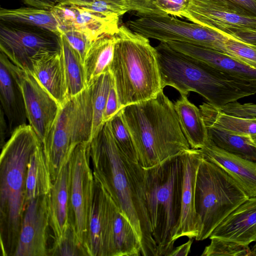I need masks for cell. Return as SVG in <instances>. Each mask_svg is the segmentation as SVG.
I'll use <instances>...</instances> for the list:
<instances>
[{
	"label": "cell",
	"instance_id": "obj_37",
	"mask_svg": "<svg viewBox=\"0 0 256 256\" xmlns=\"http://www.w3.org/2000/svg\"><path fill=\"white\" fill-rule=\"evenodd\" d=\"M209 6L241 16L256 17V0H195Z\"/></svg>",
	"mask_w": 256,
	"mask_h": 256
},
{
	"label": "cell",
	"instance_id": "obj_25",
	"mask_svg": "<svg viewBox=\"0 0 256 256\" xmlns=\"http://www.w3.org/2000/svg\"><path fill=\"white\" fill-rule=\"evenodd\" d=\"M52 184L50 170L40 143L30 154L27 165L25 208L33 199L48 194Z\"/></svg>",
	"mask_w": 256,
	"mask_h": 256
},
{
	"label": "cell",
	"instance_id": "obj_20",
	"mask_svg": "<svg viewBox=\"0 0 256 256\" xmlns=\"http://www.w3.org/2000/svg\"><path fill=\"white\" fill-rule=\"evenodd\" d=\"M248 246L256 242V196L249 198L225 218L209 238Z\"/></svg>",
	"mask_w": 256,
	"mask_h": 256
},
{
	"label": "cell",
	"instance_id": "obj_36",
	"mask_svg": "<svg viewBox=\"0 0 256 256\" xmlns=\"http://www.w3.org/2000/svg\"><path fill=\"white\" fill-rule=\"evenodd\" d=\"M226 54L256 70V44L228 37L224 41Z\"/></svg>",
	"mask_w": 256,
	"mask_h": 256
},
{
	"label": "cell",
	"instance_id": "obj_22",
	"mask_svg": "<svg viewBox=\"0 0 256 256\" xmlns=\"http://www.w3.org/2000/svg\"><path fill=\"white\" fill-rule=\"evenodd\" d=\"M204 158L224 169L241 186L249 198L256 196V162L217 147L210 140L200 149Z\"/></svg>",
	"mask_w": 256,
	"mask_h": 256
},
{
	"label": "cell",
	"instance_id": "obj_19",
	"mask_svg": "<svg viewBox=\"0 0 256 256\" xmlns=\"http://www.w3.org/2000/svg\"><path fill=\"white\" fill-rule=\"evenodd\" d=\"M172 49L236 78L256 84V70L220 52L187 42H166Z\"/></svg>",
	"mask_w": 256,
	"mask_h": 256
},
{
	"label": "cell",
	"instance_id": "obj_11",
	"mask_svg": "<svg viewBox=\"0 0 256 256\" xmlns=\"http://www.w3.org/2000/svg\"><path fill=\"white\" fill-rule=\"evenodd\" d=\"M90 160V143L88 142L76 145L68 161L70 196L74 224L78 238L86 250L94 192V178Z\"/></svg>",
	"mask_w": 256,
	"mask_h": 256
},
{
	"label": "cell",
	"instance_id": "obj_35",
	"mask_svg": "<svg viewBox=\"0 0 256 256\" xmlns=\"http://www.w3.org/2000/svg\"><path fill=\"white\" fill-rule=\"evenodd\" d=\"M210 239V243L206 246L202 256H256V245L251 249L248 246L230 240L216 238Z\"/></svg>",
	"mask_w": 256,
	"mask_h": 256
},
{
	"label": "cell",
	"instance_id": "obj_16",
	"mask_svg": "<svg viewBox=\"0 0 256 256\" xmlns=\"http://www.w3.org/2000/svg\"><path fill=\"white\" fill-rule=\"evenodd\" d=\"M50 10L58 23L61 34L66 30H76L92 42L104 34H115L118 32L120 18L106 17L83 6L60 2Z\"/></svg>",
	"mask_w": 256,
	"mask_h": 256
},
{
	"label": "cell",
	"instance_id": "obj_24",
	"mask_svg": "<svg viewBox=\"0 0 256 256\" xmlns=\"http://www.w3.org/2000/svg\"><path fill=\"white\" fill-rule=\"evenodd\" d=\"M180 126L190 148L201 149L210 142L207 128L200 108L180 95L174 104Z\"/></svg>",
	"mask_w": 256,
	"mask_h": 256
},
{
	"label": "cell",
	"instance_id": "obj_28",
	"mask_svg": "<svg viewBox=\"0 0 256 256\" xmlns=\"http://www.w3.org/2000/svg\"><path fill=\"white\" fill-rule=\"evenodd\" d=\"M0 21L38 27L60 36L58 23L50 10L32 6L0 9Z\"/></svg>",
	"mask_w": 256,
	"mask_h": 256
},
{
	"label": "cell",
	"instance_id": "obj_9",
	"mask_svg": "<svg viewBox=\"0 0 256 256\" xmlns=\"http://www.w3.org/2000/svg\"><path fill=\"white\" fill-rule=\"evenodd\" d=\"M138 16L126 22L132 30L160 42H180L212 48L226 54L224 41L228 37L193 22L168 14L136 12Z\"/></svg>",
	"mask_w": 256,
	"mask_h": 256
},
{
	"label": "cell",
	"instance_id": "obj_4",
	"mask_svg": "<svg viewBox=\"0 0 256 256\" xmlns=\"http://www.w3.org/2000/svg\"><path fill=\"white\" fill-rule=\"evenodd\" d=\"M163 88L195 92L217 108L256 94V84L236 78L160 42L155 47Z\"/></svg>",
	"mask_w": 256,
	"mask_h": 256
},
{
	"label": "cell",
	"instance_id": "obj_42",
	"mask_svg": "<svg viewBox=\"0 0 256 256\" xmlns=\"http://www.w3.org/2000/svg\"><path fill=\"white\" fill-rule=\"evenodd\" d=\"M120 110L116 88L113 79V81L110 90L104 114V122L105 123L109 121Z\"/></svg>",
	"mask_w": 256,
	"mask_h": 256
},
{
	"label": "cell",
	"instance_id": "obj_5",
	"mask_svg": "<svg viewBox=\"0 0 256 256\" xmlns=\"http://www.w3.org/2000/svg\"><path fill=\"white\" fill-rule=\"evenodd\" d=\"M109 66L120 109L156 96L164 90L157 53L148 38L122 24Z\"/></svg>",
	"mask_w": 256,
	"mask_h": 256
},
{
	"label": "cell",
	"instance_id": "obj_43",
	"mask_svg": "<svg viewBox=\"0 0 256 256\" xmlns=\"http://www.w3.org/2000/svg\"><path fill=\"white\" fill-rule=\"evenodd\" d=\"M152 0H130L132 10L139 13L150 12Z\"/></svg>",
	"mask_w": 256,
	"mask_h": 256
},
{
	"label": "cell",
	"instance_id": "obj_32",
	"mask_svg": "<svg viewBox=\"0 0 256 256\" xmlns=\"http://www.w3.org/2000/svg\"><path fill=\"white\" fill-rule=\"evenodd\" d=\"M112 81V74L108 70L94 78L88 86L90 90L93 112L91 140L104 124V114Z\"/></svg>",
	"mask_w": 256,
	"mask_h": 256
},
{
	"label": "cell",
	"instance_id": "obj_40",
	"mask_svg": "<svg viewBox=\"0 0 256 256\" xmlns=\"http://www.w3.org/2000/svg\"><path fill=\"white\" fill-rule=\"evenodd\" d=\"M70 44L80 54L84 62L86 54L92 42L84 34L74 30L62 32Z\"/></svg>",
	"mask_w": 256,
	"mask_h": 256
},
{
	"label": "cell",
	"instance_id": "obj_21",
	"mask_svg": "<svg viewBox=\"0 0 256 256\" xmlns=\"http://www.w3.org/2000/svg\"><path fill=\"white\" fill-rule=\"evenodd\" d=\"M47 196L50 228L56 242L62 237L70 223L74 222L70 196L68 162L53 182Z\"/></svg>",
	"mask_w": 256,
	"mask_h": 256
},
{
	"label": "cell",
	"instance_id": "obj_23",
	"mask_svg": "<svg viewBox=\"0 0 256 256\" xmlns=\"http://www.w3.org/2000/svg\"><path fill=\"white\" fill-rule=\"evenodd\" d=\"M32 64V74L62 106L70 98L62 48L34 58Z\"/></svg>",
	"mask_w": 256,
	"mask_h": 256
},
{
	"label": "cell",
	"instance_id": "obj_45",
	"mask_svg": "<svg viewBox=\"0 0 256 256\" xmlns=\"http://www.w3.org/2000/svg\"><path fill=\"white\" fill-rule=\"evenodd\" d=\"M9 134L8 122L2 109L0 108V138L2 148L6 144V137Z\"/></svg>",
	"mask_w": 256,
	"mask_h": 256
},
{
	"label": "cell",
	"instance_id": "obj_7",
	"mask_svg": "<svg viewBox=\"0 0 256 256\" xmlns=\"http://www.w3.org/2000/svg\"><path fill=\"white\" fill-rule=\"evenodd\" d=\"M249 196L224 169L204 157L195 184V208L200 222L196 240L209 238L214 230Z\"/></svg>",
	"mask_w": 256,
	"mask_h": 256
},
{
	"label": "cell",
	"instance_id": "obj_2",
	"mask_svg": "<svg viewBox=\"0 0 256 256\" xmlns=\"http://www.w3.org/2000/svg\"><path fill=\"white\" fill-rule=\"evenodd\" d=\"M132 136L138 162L145 168L190 148L174 104L163 90L155 98L120 110Z\"/></svg>",
	"mask_w": 256,
	"mask_h": 256
},
{
	"label": "cell",
	"instance_id": "obj_47",
	"mask_svg": "<svg viewBox=\"0 0 256 256\" xmlns=\"http://www.w3.org/2000/svg\"><path fill=\"white\" fill-rule=\"evenodd\" d=\"M58 2H68L84 6L89 4L93 2V0H58Z\"/></svg>",
	"mask_w": 256,
	"mask_h": 256
},
{
	"label": "cell",
	"instance_id": "obj_1",
	"mask_svg": "<svg viewBox=\"0 0 256 256\" xmlns=\"http://www.w3.org/2000/svg\"><path fill=\"white\" fill-rule=\"evenodd\" d=\"M90 143L94 177L135 230L140 242L142 256H156V244L140 186L143 167L120 151L108 122Z\"/></svg>",
	"mask_w": 256,
	"mask_h": 256
},
{
	"label": "cell",
	"instance_id": "obj_18",
	"mask_svg": "<svg viewBox=\"0 0 256 256\" xmlns=\"http://www.w3.org/2000/svg\"><path fill=\"white\" fill-rule=\"evenodd\" d=\"M14 64L0 52V108L6 117L10 136L16 129L26 124L28 120L22 92Z\"/></svg>",
	"mask_w": 256,
	"mask_h": 256
},
{
	"label": "cell",
	"instance_id": "obj_10",
	"mask_svg": "<svg viewBox=\"0 0 256 256\" xmlns=\"http://www.w3.org/2000/svg\"><path fill=\"white\" fill-rule=\"evenodd\" d=\"M60 36L38 27L0 22V50L20 68L32 72V61L61 50Z\"/></svg>",
	"mask_w": 256,
	"mask_h": 256
},
{
	"label": "cell",
	"instance_id": "obj_29",
	"mask_svg": "<svg viewBox=\"0 0 256 256\" xmlns=\"http://www.w3.org/2000/svg\"><path fill=\"white\" fill-rule=\"evenodd\" d=\"M199 108L206 124L216 126L234 134L256 136V118L226 114L207 102L200 105Z\"/></svg>",
	"mask_w": 256,
	"mask_h": 256
},
{
	"label": "cell",
	"instance_id": "obj_41",
	"mask_svg": "<svg viewBox=\"0 0 256 256\" xmlns=\"http://www.w3.org/2000/svg\"><path fill=\"white\" fill-rule=\"evenodd\" d=\"M222 112L236 116L256 118V104L253 103L240 104L235 102L218 108Z\"/></svg>",
	"mask_w": 256,
	"mask_h": 256
},
{
	"label": "cell",
	"instance_id": "obj_15",
	"mask_svg": "<svg viewBox=\"0 0 256 256\" xmlns=\"http://www.w3.org/2000/svg\"><path fill=\"white\" fill-rule=\"evenodd\" d=\"M47 195L38 196L26 205L14 256H48L50 223Z\"/></svg>",
	"mask_w": 256,
	"mask_h": 256
},
{
	"label": "cell",
	"instance_id": "obj_8",
	"mask_svg": "<svg viewBox=\"0 0 256 256\" xmlns=\"http://www.w3.org/2000/svg\"><path fill=\"white\" fill-rule=\"evenodd\" d=\"M93 112L90 88L70 98L61 106L58 116L42 144L54 182L76 145L90 142Z\"/></svg>",
	"mask_w": 256,
	"mask_h": 256
},
{
	"label": "cell",
	"instance_id": "obj_17",
	"mask_svg": "<svg viewBox=\"0 0 256 256\" xmlns=\"http://www.w3.org/2000/svg\"><path fill=\"white\" fill-rule=\"evenodd\" d=\"M203 158L200 149L192 148L182 154L184 174L179 222L172 237L175 242L186 236L196 238L200 231V222L195 208V184L198 170Z\"/></svg>",
	"mask_w": 256,
	"mask_h": 256
},
{
	"label": "cell",
	"instance_id": "obj_3",
	"mask_svg": "<svg viewBox=\"0 0 256 256\" xmlns=\"http://www.w3.org/2000/svg\"><path fill=\"white\" fill-rule=\"evenodd\" d=\"M42 143L30 124L19 126L2 148L0 158V244L2 256H14L25 210L27 165Z\"/></svg>",
	"mask_w": 256,
	"mask_h": 256
},
{
	"label": "cell",
	"instance_id": "obj_12",
	"mask_svg": "<svg viewBox=\"0 0 256 256\" xmlns=\"http://www.w3.org/2000/svg\"><path fill=\"white\" fill-rule=\"evenodd\" d=\"M181 18L224 35L251 44L256 42V17L241 16L190 0Z\"/></svg>",
	"mask_w": 256,
	"mask_h": 256
},
{
	"label": "cell",
	"instance_id": "obj_30",
	"mask_svg": "<svg viewBox=\"0 0 256 256\" xmlns=\"http://www.w3.org/2000/svg\"><path fill=\"white\" fill-rule=\"evenodd\" d=\"M114 256H142L140 238L128 219L116 207L113 222Z\"/></svg>",
	"mask_w": 256,
	"mask_h": 256
},
{
	"label": "cell",
	"instance_id": "obj_26",
	"mask_svg": "<svg viewBox=\"0 0 256 256\" xmlns=\"http://www.w3.org/2000/svg\"><path fill=\"white\" fill-rule=\"evenodd\" d=\"M117 40V33L106 34L92 42L84 62L88 86L94 78L109 70Z\"/></svg>",
	"mask_w": 256,
	"mask_h": 256
},
{
	"label": "cell",
	"instance_id": "obj_38",
	"mask_svg": "<svg viewBox=\"0 0 256 256\" xmlns=\"http://www.w3.org/2000/svg\"><path fill=\"white\" fill-rule=\"evenodd\" d=\"M83 6L109 18H120L132 10L130 0H93L92 3Z\"/></svg>",
	"mask_w": 256,
	"mask_h": 256
},
{
	"label": "cell",
	"instance_id": "obj_27",
	"mask_svg": "<svg viewBox=\"0 0 256 256\" xmlns=\"http://www.w3.org/2000/svg\"><path fill=\"white\" fill-rule=\"evenodd\" d=\"M206 125L209 139L216 146L230 154L256 162V136L234 134L210 124Z\"/></svg>",
	"mask_w": 256,
	"mask_h": 256
},
{
	"label": "cell",
	"instance_id": "obj_13",
	"mask_svg": "<svg viewBox=\"0 0 256 256\" xmlns=\"http://www.w3.org/2000/svg\"><path fill=\"white\" fill-rule=\"evenodd\" d=\"M16 71L24 98L29 124L42 144L61 106L32 74L18 66Z\"/></svg>",
	"mask_w": 256,
	"mask_h": 256
},
{
	"label": "cell",
	"instance_id": "obj_14",
	"mask_svg": "<svg viewBox=\"0 0 256 256\" xmlns=\"http://www.w3.org/2000/svg\"><path fill=\"white\" fill-rule=\"evenodd\" d=\"M94 178L86 250L88 256H114L113 222L117 206L101 182Z\"/></svg>",
	"mask_w": 256,
	"mask_h": 256
},
{
	"label": "cell",
	"instance_id": "obj_46",
	"mask_svg": "<svg viewBox=\"0 0 256 256\" xmlns=\"http://www.w3.org/2000/svg\"><path fill=\"white\" fill-rule=\"evenodd\" d=\"M192 240L190 239L188 242L176 248H174L169 254L168 256H186L190 251Z\"/></svg>",
	"mask_w": 256,
	"mask_h": 256
},
{
	"label": "cell",
	"instance_id": "obj_6",
	"mask_svg": "<svg viewBox=\"0 0 256 256\" xmlns=\"http://www.w3.org/2000/svg\"><path fill=\"white\" fill-rule=\"evenodd\" d=\"M184 168L182 154L144 168L140 186L156 244V256H168L180 214Z\"/></svg>",
	"mask_w": 256,
	"mask_h": 256
},
{
	"label": "cell",
	"instance_id": "obj_39",
	"mask_svg": "<svg viewBox=\"0 0 256 256\" xmlns=\"http://www.w3.org/2000/svg\"><path fill=\"white\" fill-rule=\"evenodd\" d=\"M190 0H152L151 12L181 18Z\"/></svg>",
	"mask_w": 256,
	"mask_h": 256
},
{
	"label": "cell",
	"instance_id": "obj_33",
	"mask_svg": "<svg viewBox=\"0 0 256 256\" xmlns=\"http://www.w3.org/2000/svg\"><path fill=\"white\" fill-rule=\"evenodd\" d=\"M108 122L115 142L120 151L128 159L138 162L132 136L124 121L120 110Z\"/></svg>",
	"mask_w": 256,
	"mask_h": 256
},
{
	"label": "cell",
	"instance_id": "obj_44",
	"mask_svg": "<svg viewBox=\"0 0 256 256\" xmlns=\"http://www.w3.org/2000/svg\"><path fill=\"white\" fill-rule=\"evenodd\" d=\"M26 4L30 6L46 9L51 10L57 3L58 0H22Z\"/></svg>",
	"mask_w": 256,
	"mask_h": 256
},
{
	"label": "cell",
	"instance_id": "obj_48",
	"mask_svg": "<svg viewBox=\"0 0 256 256\" xmlns=\"http://www.w3.org/2000/svg\"><path fill=\"white\" fill-rule=\"evenodd\" d=\"M255 44H256V43Z\"/></svg>",
	"mask_w": 256,
	"mask_h": 256
},
{
	"label": "cell",
	"instance_id": "obj_34",
	"mask_svg": "<svg viewBox=\"0 0 256 256\" xmlns=\"http://www.w3.org/2000/svg\"><path fill=\"white\" fill-rule=\"evenodd\" d=\"M48 256H88L78 238L74 221L70 223L61 239L54 242L48 248Z\"/></svg>",
	"mask_w": 256,
	"mask_h": 256
},
{
	"label": "cell",
	"instance_id": "obj_31",
	"mask_svg": "<svg viewBox=\"0 0 256 256\" xmlns=\"http://www.w3.org/2000/svg\"><path fill=\"white\" fill-rule=\"evenodd\" d=\"M66 77L69 98L88 88L84 62L79 53L61 34L60 36Z\"/></svg>",
	"mask_w": 256,
	"mask_h": 256
}]
</instances>
